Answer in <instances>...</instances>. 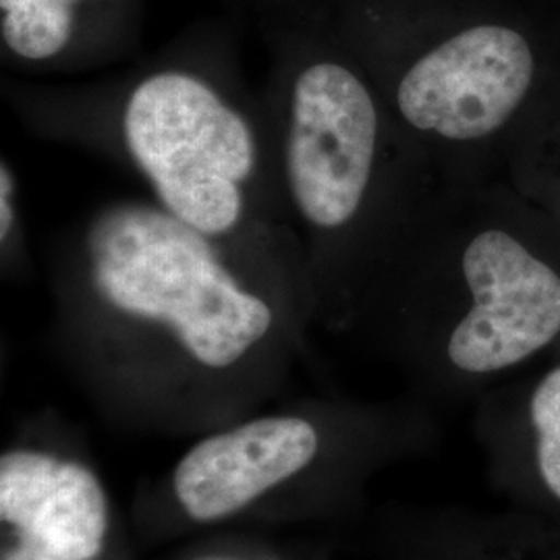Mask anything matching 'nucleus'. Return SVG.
I'll list each match as a JSON object with an SVG mask.
<instances>
[{"mask_svg": "<svg viewBox=\"0 0 560 560\" xmlns=\"http://www.w3.org/2000/svg\"><path fill=\"white\" fill-rule=\"evenodd\" d=\"M0 96L30 136L129 171L168 214L310 303L268 115L229 21H198L101 80L2 75Z\"/></svg>", "mask_w": 560, "mask_h": 560, "instance_id": "obj_1", "label": "nucleus"}, {"mask_svg": "<svg viewBox=\"0 0 560 560\" xmlns=\"http://www.w3.org/2000/svg\"><path fill=\"white\" fill-rule=\"evenodd\" d=\"M260 90L280 187L305 261L307 300L360 312L441 191L320 0H261Z\"/></svg>", "mask_w": 560, "mask_h": 560, "instance_id": "obj_2", "label": "nucleus"}, {"mask_svg": "<svg viewBox=\"0 0 560 560\" xmlns=\"http://www.w3.org/2000/svg\"><path fill=\"white\" fill-rule=\"evenodd\" d=\"M52 279L65 312L104 353L159 355L229 378L277 345L301 301L152 200H113L60 235Z\"/></svg>", "mask_w": 560, "mask_h": 560, "instance_id": "obj_3", "label": "nucleus"}, {"mask_svg": "<svg viewBox=\"0 0 560 560\" xmlns=\"http://www.w3.org/2000/svg\"><path fill=\"white\" fill-rule=\"evenodd\" d=\"M442 187L501 179L560 65V15L527 0H320Z\"/></svg>", "mask_w": 560, "mask_h": 560, "instance_id": "obj_4", "label": "nucleus"}, {"mask_svg": "<svg viewBox=\"0 0 560 560\" xmlns=\"http://www.w3.org/2000/svg\"><path fill=\"white\" fill-rule=\"evenodd\" d=\"M363 307L455 378L509 372L560 340V226L504 179L441 187Z\"/></svg>", "mask_w": 560, "mask_h": 560, "instance_id": "obj_5", "label": "nucleus"}, {"mask_svg": "<svg viewBox=\"0 0 560 560\" xmlns=\"http://www.w3.org/2000/svg\"><path fill=\"white\" fill-rule=\"evenodd\" d=\"M145 0H0V65L13 78H71L138 60Z\"/></svg>", "mask_w": 560, "mask_h": 560, "instance_id": "obj_6", "label": "nucleus"}, {"mask_svg": "<svg viewBox=\"0 0 560 560\" xmlns=\"http://www.w3.org/2000/svg\"><path fill=\"white\" fill-rule=\"evenodd\" d=\"M318 432L298 416L241 423L196 444L175 469V492L198 521L229 517L295 476L318 453Z\"/></svg>", "mask_w": 560, "mask_h": 560, "instance_id": "obj_7", "label": "nucleus"}, {"mask_svg": "<svg viewBox=\"0 0 560 560\" xmlns=\"http://www.w3.org/2000/svg\"><path fill=\"white\" fill-rule=\"evenodd\" d=\"M0 517L23 541L62 559L98 557L108 506L98 478L80 463L13 451L0 459Z\"/></svg>", "mask_w": 560, "mask_h": 560, "instance_id": "obj_8", "label": "nucleus"}, {"mask_svg": "<svg viewBox=\"0 0 560 560\" xmlns=\"http://www.w3.org/2000/svg\"><path fill=\"white\" fill-rule=\"evenodd\" d=\"M501 179L560 226V65L513 136Z\"/></svg>", "mask_w": 560, "mask_h": 560, "instance_id": "obj_9", "label": "nucleus"}, {"mask_svg": "<svg viewBox=\"0 0 560 560\" xmlns=\"http://www.w3.org/2000/svg\"><path fill=\"white\" fill-rule=\"evenodd\" d=\"M525 409L541 480L560 501V360L532 384Z\"/></svg>", "mask_w": 560, "mask_h": 560, "instance_id": "obj_10", "label": "nucleus"}, {"mask_svg": "<svg viewBox=\"0 0 560 560\" xmlns=\"http://www.w3.org/2000/svg\"><path fill=\"white\" fill-rule=\"evenodd\" d=\"M30 237L18 171L9 156L0 159V264L2 275H23L30 266Z\"/></svg>", "mask_w": 560, "mask_h": 560, "instance_id": "obj_11", "label": "nucleus"}, {"mask_svg": "<svg viewBox=\"0 0 560 560\" xmlns=\"http://www.w3.org/2000/svg\"><path fill=\"white\" fill-rule=\"evenodd\" d=\"M2 560H69L62 559L59 555L50 552V550H44L40 546H34V544H27V541H21L20 548L15 550H9Z\"/></svg>", "mask_w": 560, "mask_h": 560, "instance_id": "obj_12", "label": "nucleus"}, {"mask_svg": "<svg viewBox=\"0 0 560 560\" xmlns=\"http://www.w3.org/2000/svg\"><path fill=\"white\" fill-rule=\"evenodd\" d=\"M233 4V9H237L241 13H252V9L261 2V0H229Z\"/></svg>", "mask_w": 560, "mask_h": 560, "instance_id": "obj_13", "label": "nucleus"}]
</instances>
